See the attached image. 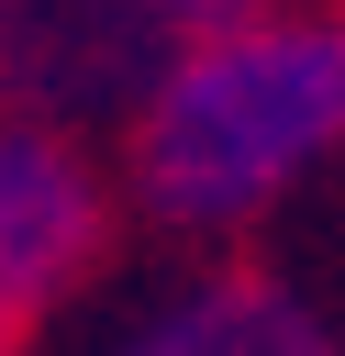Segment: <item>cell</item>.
<instances>
[{"instance_id":"cell-1","label":"cell","mask_w":345,"mask_h":356,"mask_svg":"<svg viewBox=\"0 0 345 356\" xmlns=\"http://www.w3.org/2000/svg\"><path fill=\"white\" fill-rule=\"evenodd\" d=\"M134 222L167 245H245L345 167V0H278L178 33L111 122Z\"/></svg>"},{"instance_id":"cell-3","label":"cell","mask_w":345,"mask_h":356,"mask_svg":"<svg viewBox=\"0 0 345 356\" xmlns=\"http://www.w3.org/2000/svg\"><path fill=\"white\" fill-rule=\"evenodd\" d=\"M67 356H345V312L267 256H189L78 323Z\"/></svg>"},{"instance_id":"cell-5","label":"cell","mask_w":345,"mask_h":356,"mask_svg":"<svg viewBox=\"0 0 345 356\" xmlns=\"http://www.w3.org/2000/svg\"><path fill=\"white\" fill-rule=\"evenodd\" d=\"M111 11H122L156 56H167L178 33H211V22H245V11H278V0H111Z\"/></svg>"},{"instance_id":"cell-6","label":"cell","mask_w":345,"mask_h":356,"mask_svg":"<svg viewBox=\"0 0 345 356\" xmlns=\"http://www.w3.org/2000/svg\"><path fill=\"white\" fill-rule=\"evenodd\" d=\"M0 356H33V323H22L11 300H0Z\"/></svg>"},{"instance_id":"cell-2","label":"cell","mask_w":345,"mask_h":356,"mask_svg":"<svg viewBox=\"0 0 345 356\" xmlns=\"http://www.w3.org/2000/svg\"><path fill=\"white\" fill-rule=\"evenodd\" d=\"M122 222H134V200H122V167L89 145V122L0 100V300L22 323L78 312L111 278Z\"/></svg>"},{"instance_id":"cell-4","label":"cell","mask_w":345,"mask_h":356,"mask_svg":"<svg viewBox=\"0 0 345 356\" xmlns=\"http://www.w3.org/2000/svg\"><path fill=\"white\" fill-rule=\"evenodd\" d=\"M145 67H156V44L111 0H0V100H22V111L100 134L145 89Z\"/></svg>"}]
</instances>
